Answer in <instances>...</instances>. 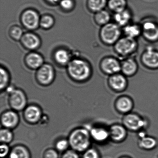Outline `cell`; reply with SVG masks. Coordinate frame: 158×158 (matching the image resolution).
Returning <instances> with one entry per match:
<instances>
[{
	"label": "cell",
	"instance_id": "obj_6",
	"mask_svg": "<svg viewBox=\"0 0 158 158\" xmlns=\"http://www.w3.org/2000/svg\"><path fill=\"white\" fill-rule=\"evenodd\" d=\"M43 115L42 109L40 106L35 104L27 105L23 111L24 120L29 124L39 123Z\"/></svg>",
	"mask_w": 158,
	"mask_h": 158
},
{
	"label": "cell",
	"instance_id": "obj_27",
	"mask_svg": "<svg viewBox=\"0 0 158 158\" xmlns=\"http://www.w3.org/2000/svg\"><path fill=\"white\" fill-rule=\"evenodd\" d=\"M116 105L117 109L123 113H127L131 110L133 104L132 102L129 99L124 97L121 98L118 101Z\"/></svg>",
	"mask_w": 158,
	"mask_h": 158
},
{
	"label": "cell",
	"instance_id": "obj_12",
	"mask_svg": "<svg viewBox=\"0 0 158 158\" xmlns=\"http://www.w3.org/2000/svg\"><path fill=\"white\" fill-rule=\"evenodd\" d=\"M144 37L150 41L158 39V26L152 22H145L142 26Z\"/></svg>",
	"mask_w": 158,
	"mask_h": 158
},
{
	"label": "cell",
	"instance_id": "obj_10",
	"mask_svg": "<svg viewBox=\"0 0 158 158\" xmlns=\"http://www.w3.org/2000/svg\"><path fill=\"white\" fill-rule=\"evenodd\" d=\"M22 21L24 25L27 28L35 29L39 23V16L35 11L28 10L23 14Z\"/></svg>",
	"mask_w": 158,
	"mask_h": 158
},
{
	"label": "cell",
	"instance_id": "obj_33",
	"mask_svg": "<svg viewBox=\"0 0 158 158\" xmlns=\"http://www.w3.org/2000/svg\"><path fill=\"white\" fill-rule=\"evenodd\" d=\"M83 158H99V155L96 149L89 148L84 152Z\"/></svg>",
	"mask_w": 158,
	"mask_h": 158
},
{
	"label": "cell",
	"instance_id": "obj_8",
	"mask_svg": "<svg viewBox=\"0 0 158 158\" xmlns=\"http://www.w3.org/2000/svg\"><path fill=\"white\" fill-rule=\"evenodd\" d=\"M20 122V117L18 112L14 110L4 111L1 115V123L4 128L13 130L16 128Z\"/></svg>",
	"mask_w": 158,
	"mask_h": 158
},
{
	"label": "cell",
	"instance_id": "obj_28",
	"mask_svg": "<svg viewBox=\"0 0 158 158\" xmlns=\"http://www.w3.org/2000/svg\"><path fill=\"white\" fill-rule=\"evenodd\" d=\"M157 144L156 140L150 137H141L139 145L141 148L146 149H151L155 148Z\"/></svg>",
	"mask_w": 158,
	"mask_h": 158
},
{
	"label": "cell",
	"instance_id": "obj_37",
	"mask_svg": "<svg viewBox=\"0 0 158 158\" xmlns=\"http://www.w3.org/2000/svg\"><path fill=\"white\" fill-rule=\"evenodd\" d=\"M61 158H79L77 152L73 149L67 150L64 152Z\"/></svg>",
	"mask_w": 158,
	"mask_h": 158
},
{
	"label": "cell",
	"instance_id": "obj_26",
	"mask_svg": "<svg viewBox=\"0 0 158 158\" xmlns=\"http://www.w3.org/2000/svg\"><path fill=\"white\" fill-rule=\"evenodd\" d=\"M14 138L12 130L8 128H1L0 131V141L1 143L9 144L12 142Z\"/></svg>",
	"mask_w": 158,
	"mask_h": 158
},
{
	"label": "cell",
	"instance_id": "obj_31",
	"mask_svg": "<svg viewBox=\"0 0 158 158\" xmlns=\"http://www.w3.org/2000/svg\"><path fill=\"white\" fill-rule=\"evenodd\" d=\"M55 149L58 151L64 152L68 150V148L70 147L69 140L68 139L60 138L55 141Z\"/></svg>",
	"mask_w": 158,
	"mask_h": 158
},
{
	"label": "cell",
	"instance_id": "obj_5",
	"mask_svg": "<svg viewBox=\"0 0 158 158\" xmlns=\"http://www.w3.org/2000/svg\"><path fill=\"white\" fill-rule=\"evenodd\" d=\"M121 30L117 24L108 23L105 25L101 31L102 40L108 44L116 43L121 35Z\"/></svg>",
	"mask_w": 158,
	"mask_h": 158
},
{
	"label": "cell",
	"instance_id": "obj_25",
	"mask_svg": "<svg viewBox=\"0 0 158 158\" xmlns=\"http://www.w3.org/2000/svg\"><path fill=\"white\" fill-rule=\"evenodd\" d=\"M109 8L115 13L120 12L126 10V0H110L108 2Z\"/></svg>",
	"mask_w": 158,
	"mask_h": 158
},
{
	"label": "cell",
	"instance_id": "obj_30",
	"mask_svg": "<svg viewBox=\"0 0 158 158\" xmlns=\"http://www.w3.org/2000/svg\"><path fill=\"white\" fill-rule=\"evenodd\" d=\"M106 4V0H89V8L94 11L102 10Z\"/></svg>",
	"mask_w": 158,
	"mask_h": 158
},
{
	"label": "cell",
	"instance_id": "obj_39",
	"mask_svg": "<svg viewBox=\"0 0 158 158\" xmlns=\"http://www.w3.org/2000/svg\"><path fill=\"white\" fill-rule=\"evenodd\" d=\"M48 1L51 3H55V2H57L59 0H48Z\"/></svg>",
	"mask_w": 158,
	"mask_h": 158
},
{
	"label": "cell",
	"instance_id": "obj_34",
	"mask_svg": "<svg viewBox=\"0 0 158 158\" xmlns=\"http://www.w3.org/2000/svg\"><path fill=\"white\" fill-rule=\"evenodd\" d=\"M43 156L44 158H58L59 154L56 149L48 148L44 152Z\"/></svg>",
	"mask_w": 158,
	"mask_h": 158
},
{
	"label": "cell",
	"instance_id": "obj_20",
	"mask_svg": "<svg viewBox=\"0 0 158 158\" xmlns=\"http://www.w3.org/2000/svg\"><path fill=\"white\" fill-rule=\"evenodd\" d=\"M11 77L7 69L1 66L0 69V90L1 92L6 90L10 85Z\"/></svg>",
	"mask_w": 158,
	"mask_h": 158
},
{
	"label": "cell",
	"instance_id": "obj_15",
	"mask_svg": "<svg viewBox=\"0 0 158 158\" xmlns=\"http://www.w3.org/2000/svg\"><path fill=\"white\" fill-rule=\"evenodd\" d=\"M10 158H30V152L27 147L22 144L14 146L9 154Z\"/></svg>",
	"mask_w": 158,
	"mask_h": 158
},
{
	"label": "cell",
	"instance_id": "obj_4",
	"mask_svg": "<svg viewBox=\"0 0 158 158\" xmlns=\"http://www.w3.org/2000/svg\"><path fill=\"white\" fill-rule=\"evenodd\" d=\"M55 72L53 66L48 64H44L36 71L35 79L40 86H48L51 85L55 79Z\"/></svg>",
	"mask_w": 158,
	"mask_h": 158
},
{
	"label": "cell",
	"instance_id": "obj_9",
	"mask_svg": "<svg viewBox=\"0 0 158 158\" xmlns=\"http://www.w3.org/2000/svg\"><path fill=\"white\" fill-rule=\"evenodd\" d=\"M124 123L127 128L135 131L139 130L147 125L146 121L134 114H129L126 116L124 119Z\"/></svg>",
	"mask_w": 158,
	"mask_h": 158
},
{
	"label": "cell",
	"instance_id": "obj_22",
	"mask_svg": "<svg viewBox=\"0 0 158 158\" xmlns=\"http://www.w3.org/2000/svg\"><path fill=\"white\" fill-rule=\"evenodd\" d=\"M121 69H122L123 73L126 75H132L136 72L137 65L133 59H127L123 63Z\"/></svg>",
	"mask_w": 158,
	"mask_h": 158
},
{
	"label": "cell",
	"instance_id": "obj_19",
	"mask_svg": "<svg viewBox=\"0 0 158 158\" xmlns=\"http://www.w3.org/2000/svg\"><path fill=\"white\" fill-rule=\"evenodd\" d=\"M109 132L110 136L114 141H121L126 136V131L124 127L122 126H113Z\"/></svg>",
	"mask_w": 158,
	"mask_h": 158
},
{
	"label": "cell",
	"instance_id": "obj_38",
	"mask_svg": "<svg viewBox=\"0 0 158 158\" xmlns=\"http://www.w3.org/2000/svg\"><path fill=\"white\" fill-rule=\"evenodd\" d=\"M60 5L64 9L69 10L73 7V2L72 0H62Z\"/></svg>",
	"mask_w": 158,
	"mask_h": 158
},
{
	"label": "cell",
	"instance_id": "obj_16",
	"mask_svg": "<svg viewBox=\"0 0 158 158\" xmlns=\"http://www.w3.org/2000/svg\"><path fill=\"white\" fill-rule=\"evenodd\" d=\"M26 63L32 70H37L44 64V60L41 55L36 53L28 54L26 58Z\"/></svg>",
	"mask_w": 158,
	"mask_h": 158
},
{
	"label": "cell",
	"instance_id": "obj_32",
	"mask_svg": "<svg viewBox=\"0 0 158 158\" xmlns=\"http://www.w3.org/2000/svg\"><path fill=\"white\" fill-rule=\"evenodd\" d=\"M40 23L42 27L45 28H48L52 26L54 21L51 16L45 15L41 18Z\"/></svg>",
	"mask_w": 158,
	"mask_h": 158
},
{
	"label": "cell",
	"instance_id": "obj_13",
	"mask_svg": "<svg viewBox=\"0 0 158 158\" xmlns=\"http://www.w3.org/2000/svg\"><path fill=\"white\" fill-rule=\"evenodd\" d=\"M142 60L148 67H158V52L153 50L151 48H147L142 56Z\"/></svg>",
	"mask_w": 158,
	"mask_h": 158
},
{
	"label": "cell",
	"instance_id": "obj_17",
	"mask_svg": "<svg viewBox=\"0 0 158 158\" xmlns=\"http://www.w3.org/2000/svg\"><path fill=\"white\" fill-rule=\"evenodd\" d=\"M22 42L27 48L34 49L39 46L40 41L37 36L31 33H27L22 37Z\"/></svg>",
	"mask_w": 158,
	"mask_h": 158
},
{
	"label": "cell",
	"instance_id": "obj_21",
	"mask_svg": "<svg viewBox=\"0 0 158 158\" xmlns=\"http://www.w3.org/2000/svg\"><path fill=\"white\" fill-rule=\"evenodd\" d=\"M55 61L61 65H67L71 61V56L68 52L64 50L57 51L55 53Z\"/></svg>",
	"mask_w": 158,
	"mask_h": 158
},
{
	"label": "cell",
	"instance_id": "obj_2",
	"mask_svg": "<svg viewBox=\"0 0 158 158\" xmlns=\"http://www.w3.org/2000/svg\"><path fill=\"white\" fill-rule=\"evenodd\" d=\"M67 139L72 149L77 152H85L91 144L89 130L85 127H77L72 130Z\"/></svg>",
	"mask_w": 158,
	"mask_h": 158
},
{
	"label": "cell",
	"instance_id": "obj_7",
	"mask_svg": "<svg viewBox=\"0 0 158 158\" xmlns=\"http://www.w3.org/2000/svg\"><path fill=\"white\" fill-rule=\"evenodd\" d=\"M137 44L134 39L126 36L119 39L115 43V51L122 56H127L134 52Z\"/></svg>",
	"mask_w": 158,
	"mask_h": 158
},
{
	"label": "cell",
	"instance_id": "obj_14",
	"mask_svg": "<svg viewBox=\"0 0 158 158\" xmlns=\"http://www.w3.org/2000/svg\"><path fill=\"white\" fill-rule=\"evenodd\" d=\"M89 130L91 139L96 142H104L110 136L109 131L103 127L94 126Z\"/></svg>",
	"mask_w": 158,
	"mask_h": 158
},
{
	"label": "cell",
	"instance_id": "obj_11",
	"mask_svg": "<svg viewBox=\"0 0 158 158\" xmlns=\"http://www.w3.org/2000/svg\"><path fill=\"white\" fill-rule=\"evenodd\" d=\"M102 69L108 74H114L121 70V66L118 61L113 58H109L104 59L102 62Z\"/></svg>",
	"mask_w": 158,
	"mask_h": 158
},
{
	"label": "cell",
	"instance_id": "obj_18",
	"mask_svg": "<svg viewBox=\"0 0 158 158\" xmlns=\"http://www.w3.org/2000/svg\"><path fill=\"white\" fill-rule=\"evenodd\" d=\"M110 85L113 89L123 90L126 86V78L121 75H114L110 78L109 80Z\"/></svg>",
	"mask_w": 158,
	"mask_h": 158
},
{
	"label": "cell",
	"instance_id": "obj_35",
	"mask_svg": "<svg viewBox=\"0 0 158 158\" xmlns=\"http://www.w3.org/2000/svg\"><path fill=\"white\" fill-rule=\"evenodd\" d=\"M23 31L19 27H14L11 31L12 37L16 40H18L23 37Z\"/></svg>",
	"mask_w": 158,
	"mask_h": 158
},
{
	"label": "cell",
	"instance_id": "obj_3",
	"mask_svg": "<svg viewBox=\"0 0 158 158\" xmlns=\"http://www.w3.org/2000/svg\"><path fill=\"white\" fill-rule=\"evenodd\" d=\"M8 95V103L11 110L16 112L22 111L28 105L27 96L21 89L16 88Z\"/></svg>",
	"mask_w": 158,
	"mask_h": 158
},
{
	"label": "cell",
	"instance_id": "obj_1",
	"mask_svg": "<svg viewBox=\"0 0 158 158\" xmlns=\"http://www.w3.org/2000/svg\"><path fill=\"white\" fill-rule=\"evenodd\" d=\"M67 71L70 79L78 83L88 81L92 74L89 64L81 59L71 60L67 65Z\"/></svg>",
	"mask_w": 158,
	"mask_h": 158
},
{
	"label": "cell",
	"instance_id": "obj_24",
	"mask_svg": "<svg viewBox=\"0 0 158 158\" xmlns=\"http://www.w3.org/2000/svg\"><path fill=\"white\" fill-rule=\"evenodd\" d=\"M124 32L126 37L130 38H135L139 36L141 32V29L139 26L136 24H129L126 26Z\"/></svg>",
	"mask_w": 158,
	"mask_h": 158
},
{
	"label": "cell",
	"instance_id": "obj_36",
	"mask_svg": "<svg viewBox=\"0 0 158 158\" xmlns=\"http://www.w3.org/2000/svg\"><path fill=\"white\" fill-rule=\"evenodd\" d=\"M0 150H1L0 156L1 158H4L8 154H10L11 151L9 144H4V143H1Z\"/></svg>",
	"mask_w": 158,
	"mask_h": 158
},
{
	"label": "cell",
	"instance_id": "obj_29",
	"mask_svg": "<svg viewBox=\"0 0 158 158\" xmlns=\"http://www.w3.org/2000/svg\"><path fill=\"white\" fill-rule=\"evenodd\" d=\"M110 14L106 10H102L98 12L96 16L95 19L98 23L101 25L107 24L110 21Z\"/></svg>",
	"mask_w": 158,
	"mask_h": 158
},
{
	"label": "cell",
	"instance_id": "obj_23",
	"mask_svg": "<svg viewBox=\"0 0 158 158\" xmlns=\"http://www.w3.org/2000/svg\"><path fill=\"white\" fill-rule=\"evenodd\" d=\"M131 14L127 10L115 13L114 19L117 24L120 26L127 25L131 19Z\"/></svg>",
	"mask_w": 158,
	"mask_h": 158
}]
</instances>
